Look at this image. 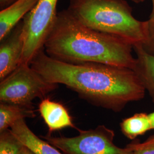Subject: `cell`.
I'll list each match as a JSON object with an SVG mask.
<instances>
[{
	"instance_id": "obj_12",
	"label": "cell",
	"mask_w": 154,
	"mask_h": 154,
	"mask_svg": "<svg viewBox=\"0 0 154 154\" xmlns=\"http://www.w3.org/2000/svg\"><path fill=\"white\" fill-rule=\"evenodd\" d=\"M35 116L33 106L11 104L1 102L0 132L11 128L16 122L26 118Z\"/></svg>"
},
{
	"instance_id": "obj_15",
	"label": "cell",
	"mask_w": 154,
	"mask_h": 154,
	"mask_svg": "<svg viewBox=\"0 0 154 154\" xmlns=\"http://www.w3.org/2000/svg\"><path fill=\"white\" fill-rule=\"evenodd\" d=\"M134 154H154V135L143 143H132L126 146Z\"/></svg>"
},
{
	"instance_id": "obj_13",
	"label": "cell",
	"mask_w": 154,
	"mask_h": 154,
	"mask_svg": "<svg viewBox=\"0 0 154 154\" xmlns=\"http://www.w3.org/2000/svg\"><path fill=\"white\" fill-rule=\"evenodd\" d=\"M122 133L130 139H134L152 130L149 114L137 113L123 120L121 123Z\"/></svg>"
},
{
	"instance_id": "obj_14",
	"label": "cell",
	"mask_w": 154,
	"mask_h": 154,
	"mask_svg": "<svg viewBox=\"0 0 154 154\" xmlns=\"http://www.w3.org/2000/svg\"><path fill=\"white\" fill-rule=\"evenodd\" d=\"M23 146L10 129L1 132L0 154H18Z\"/></svg>"
},
{
	"instance_id": "obj_18",
	"label": "cell",
	"mask_w": 154,
	"mask_h": 154,
	"mask_svg": "<svg viewBox=\"0 0 154 154\" xmlns=\"http://www.w3.org/2000/svg\"><path fill=\"white\" fill-rule=\"evenodd\" d=\"M18 154H35L33 153V152L27 148L26 147H25V146L23 147V148L21 149V150L20 151V152H19Z\"/></svg>"
},
{
	"instance_id": "obj_2",
	"label": "cell",
	"mask_w": 154,
	"mask_h": 154,
	"mask_svg": "<svg viewBox=\"0 0 154 154\" xmlns=\"http://www.w3.org/2000/svg\"><path fill=\"white\" fill-rule=\"evenodd\" d=\"M45 53L72 63H99L133 69V46L109 34L88 28L67 9L58 12L44 45Z\"/></svg>"
},
{
	"instance_id": "obj_6",
	"label": "cell",
	"mask_w": 154,
	"mask_h": 154,
	"mask_svg": "<svg viewBox=\"0 0 154 154\" xmlns=\"http://www.w3.org/2000/svg\"><path fill=\"white\" fill-rule=\"evenodd\" d=\"M58 0H39L22 19L24 49L21 63L30 65L34 57L44 48L45 41L55 22Z\"/></svg>"
},
{
	"instance_id": "obj_9",
	"label": "cell",
	"mask_w": 154,
	"mask_h": 154,
	"mask_svg": "<svg viewBox=\"0 0 154 154\" xmlns=\"http://www.w3.org/2000/svg\"><path fill=\"white\" fill-rule=\"evenodd\" d=\"M10 128L11 133L22 144L35 154H64L34 134L29 128L24 119L16 122Z\"/></svg>"
},
{
	"instance_id": "obj_11",
	"label": "cell",
	"mask_w": 154,
	"mask_h": 154,
	"mask_svg": "<svg viewBox=\"0 0 154 154\" xmlns=\"http://www.w3.org/2000/svg\"><path fill=\"white\" fill-rule=\"evenodd\" d=\"M133 49L136 54V61L132 70L154 103V56L144 51L140 45L134 46Z\"/></svg>"
},
{
	"instance_id": "obj_20",
	"label": "cell",
	"mask_w": 154,
	"mask_h": 154,
	"mask_svg": "<svg viewBox=\"0 0 154 154\" xmlns=\"http://www.w3.org/2000/svg\"><path fill=\"white\" fill-rule=\"evenodd\" d=\"M151 1H152V11H151V13L149 19L153 20L154 19V0H151Z\"/></svg>"
},
{
	"instance_id": "obj_7",
	"label": "cell",
	"mask_w": 154,
	"mask_h": 154,
	"mask_svg": "<svg viewBox=\"0 0 154 154\" xmlns=\"http://www.w3.org/2000/svg\"><path fill=\"white\" fill-rule=\"evenodd\" d=\"M0 41V80L1 81L21 64L24 49L23 20Z\"/></svg>"
},
{
	"instance_id": "obj_16",
	"label": "cell",
	"mask_w": 154,
	"mask_h": 154,
	"mask_svg": "<svg viewBox=\"0 0 154 154\" xmlns=\"http://www.w3.org/2000/svg\"><path fill=\"white\" fill-rule=\"evenodd\" d=\"M147 21L146 38L140 46L144 51L154 56V19H149Z\"/></svg>"
},
{
	"instance_id": "obj_3",
	"label": "cell",
	"mask_w": 154,
	"mask_h": 154,
	"mask_svg": "<svg viewBox=\"0 0 154 154\" xmlns=\"http://www.w3.org/2000/svg\"><path fill=\"white\" fill-rule=\"evenodd\" d=\"M67 9L88 28L122 39L132 46L143 44L147 21L132 14L126 0H70Z\"/></svg>"
},
{
	"instance_id": "obj_5",
	"label": "cell",
	"mask_w": 154,
	"mask_h": 154,
	"mask_svg": "<svg viewBox=\"0 0 154 154\" xmlns=\"http://www.w3.org/2000/svg\"><path fill=\"white\" fill-rule=\"evenodd\" d=\"M115 133L104 125L94 129L79 130L74 137H42L64 154H134L128 147L120 148L114 143Z\"/></svg>"
},
{
	"instance_id": "obj_4",
	"label": "cell",
	"mask_w": 154,
	"mask_h": 154,
	"mask_svg": "<svg viewBox=\"0 0 154 154\" xmlns=\"http://www.w3.org/2000/svg\"><path fill=\"white\" fill-rule=\"evenodd\" d=\"M46 80L30 65L21 63L1 81L0 101L2 103L33 106L35 98H43L58 87Z\"/></svg>"
},
{
	"instance_id": "obj_1",
	"label": "cell",
	"mask_w": 154,
	"mask_h": 154,
	"mask_svg": "<svg viewBox=\"0 0 154 154\" xmlns=\"http://www.w3.org/2000/svg\"><path fill=\"white\" fill-rule=\"evenodd\" d=\"M30 66L50 82L62 84L90 103L114 112L143 99L146 90L131 69L99 63H72L48 55L44 48Z\"/></svg>"
},
{
	"instance_id": "obj_21",
	"label": "cell",
	"mask_w": 154,
	"mask_h": 154,
	"mask_svg": "<svg viewBox=\"0 0 154 154\" xmlns=\"http://www.w3.org/2000/svg\"><path fill=\"white\" fill-rule=\"evenodd\" d=\"M131 1L133 2L134 3H136V4H140V3H142L144 1V0H130Z\"/></svg>"
},
{
	"instance_id": "obj_10",
	"label": "cell",
	"mask_w": 154,
	"mask_h": 154,
	"mask_svg": "<svg viewBox=\"0 0 154 154\" xmlns=\"http://www.w3.org/2000/svg\"><path fill=\"white\" fill-rule=\"evenodd\" d=\"M39 0H17L11 5L1 10L0 40L20 22L38 2Z\"/></svg>"
},
{
	"instance_id": "obj_8",
	"label": "cell",
	"mask_w": 154,
	"mask_h": 154,
	"mask_svg": "<svg viewBox=\"0 0 154 154\" xmlns=\"http://www.w3.org/2000/svg\"><path fill=\"white\" fill-rule=\"evenodd\" d=\"M38 110L49 132L66 127L75 128L67 109L58 102L43 99L39 105Z\"/></svg>"
},
{
	"instance_id": "obj_17",
	"label": "cell",
	"mask_w": 154,
	"mask_h": 154,
	"mask_svg": "<svg viewBox=\"0 0 154 154\" xmlns=\"http://www.w3.org/2000/svg\"><path fill=\"white\" fill-rule=\"evenodd\" d=\"M16 1L17 0H0L1 10H2L6 8L9 6Z\"/></svg>"
},
{
	"instance_id": "obj_19",
	"label": "cell",
	"mask_w": 154,
	"mask_h": 154,
	"mask_svg": "<svg viewBox=\"0 0 154 154\" xmlns=\"http://www.w3.org/2000/svg\"><path fill=\"white\" fill-rule=\"evenodd\" d=\"M149 117L151 122L152 129H154V111L149 114Z\"/></svg>"
}]
</instances>
